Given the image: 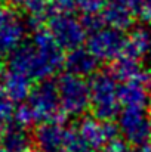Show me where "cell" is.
Returning a JSON list of instances; mask_svg holds the SVG:
<instances>
[{
	"label": "cell",
	"instance_id": "obj_1",
	"mask_svg": "<svg viewBox=\"0 0 151 152\" xmlns=\"http://www.w3.org/2000/svg\"><path fill=\"white\" fill-rule=\"evenodd\" d=\"M64 53L49 30H37L30 43H24L9 55V71L19 72L30 80H48L64 66Z\"/></svg>",
	"mask_w": 151,
	"mask_h": 152
},
{
	"label": "cell",
	"instance_id": "obj_2",
	"mask_svg": "<svg viewBox=\"0 0 151 152\" xmlns=\"http://www.w3.org/2000/svg\"><path fill=\"white\" fill-rule=\"evenodd\" d=\"M117 80L108 69L95 72L89 78L91 109L95 118L101 121H113L120 115V102L117 96Z\"/></svg>",
	"mask_w": 151,
	"mask_h": 152
},
{
	"label": "cell",
	"instance_id": "obj_3",
	"mask_svg": "<svg viewBox=\"0 0 151 152\" xmlns=\"http://www.w3.org/2000/svg\"><path fill=\"white\" fill-rule=\"evenodd\" d=\"M25 102L33 109L37 124L48 121H56V123L65 121L67 114L61 108L58 86L50 78L42 80L37 86H34Z\"/></svg>",
	"mask_w": 151,
	"mask_h": 152
},
{
	"label": "cell",
	"instance_id": "obj_4",
	"mask_svg": "<svg viewBox=\"0 0 151 152\" xmlns=\"http://www.w3.org/2000/svg\"><path fill=\"white\" fill-rule=\"evenodd\" d=\"M56 86L61 108L67 115H82L89 109L91 90L85 78L65 72L58 78Z\"/></svg>",
	"mask_w": 151,
	"mask_h": 152
},
{
	"label": "cell",
	"instance_id": "obj_5",
	"mask_svg": "<svg viewBox=\"0 0 151 152\" xmlns=\"http://www.w3.org/2000/svg\"><path fill=\"white\" fill-rule=\"evenodd\" d=\"M119 129L130 146L151 142V123L147 108H124L119 115Z\"/></svg>",
	"mask_w": 151,
	"mask_h": 152
},
{
	"label": "cell",
	"instance_id": "obj_6",
	"mask_svg": "<svg viewBox=\"0 0 151 152\" xmlns=\"http://www.w3.org/2000/svg\"><path fill=\"white\" fill-rule=\"evenodd\" d=\"M48 30L62 50H73L80 48L86 40V31L79 19L70 16H50Z\"/></svg>",
	"mask_w": 151,
	"mask_h": 152
},
{
	"label": "cell",
	"instance_id": "obj_7",
	"mask_svg": "<svg viewBox=\"0 0 151 152\" xmlns=\"http://www.w3.org/2000/svg\"><path fill=\"white\" fill-rule=\"evenodd\" d=\"M126 39L127 37L123 34V31L108 27L91 34V37L86 40V45L99 61H107L111 64L124 53Z\"/></svg>",
	"mask_w": 151,
	"mask_h": 152
},
{
	"label": "cell",
	"instance_id": "obj_8",
	"mask_svg": "<svg viewBox=\"0 0 151 152\" xmlns=\"http://www.w3.org/2000/svg\"><path fill=\"white\" fill-rule=\"evenodd\" d=\"M76 127L91 149H102L110 140L120 134L119 124H114L113 121H101L95 117H83Z\"/></svg>",
	"mask_w": 151,
	"mask_h": 152
},
{
	"label": "cell",
	"instance_id": "obj_9",
	"mask_svg": "<svg viewBox=\"0 0 151 152\" xmlns=\"http://www.w3.org/2000/svg\"><path fill=\"white\" fill-rule=\"evenodd\" d=\"M65 140V129L62 123L48 121L37 126L33 142L36 152H59L64 151Z\"/></svg>",
	"mask_w": 151,
	"mask_h": 152
},
{
	"label": "cell",
	"instance_id": "obj_10",
	"mask_svg": "<svg viewBox=\"0 0 151 152\" xmlns=\"http://www.w3.org/2000/svg\"><path fill=\"white\" fill-rule=\"evenodd\" d=\"M99 59L89 50L88 48H77L73 49L65 55L64 59V68L68 74H73L76 77H92L95 72H98Z\"/></svg>",
	"mask_w": 151,
	"mask_h": 152
},
{
	"label": "cell",
	"instance_id": "obj_11",
	"mask_svg": "<svg viewBox=\"0 0 151 152\" xmlns=\"http://www.w3.org/2000/svg\"><path fill=\"white\" fill-rule=\"evenodd\" d=\"M101 13L104 16L105 24L110 28H116V30H120V31L129 30L133 25L135 16H136V13L132 12L120 0H108Z\"/></svg>",
	"mask_w": 151,
	"mask_h": 152
},
{
	"label": "cell",
	"instance_id": "obj_12",
	"mask_svg": "<svg viewBox=\"0 0 151 152\" xmlns=\"http://www.w3.org/2000/svg\"><path fill=\"white\" fill-rule=\"evenodd\" d=\"M1 146L7 152H30L33 151V136L25 130V127L13 123L6 127L1 136Z\"/></svg>",
	"mask_w": 151,
	"mask_h": 152
},
{
	"label": "cell",
	"instance_id": "obj_13",
	"mask_svg": "<svg viewBox=\"0 0 151 152\" xmlns=\"http://www.w3.org/2000/svg\"><path fill=\"white\" fill-rule=\"evenodd\" d=\"M117 96L120 105L124 108H147V103H150V95L139 80L122 83L119 86Z\"/></svg>",
	"mask_w": 151,
	"mask_h": 152
},
{
	"label": "cell",
	"instance_id": "obj_14",
	"mask_svg": "<svg viewBox=\"0 0 151 152\" xmlns=\"http://www.w3.org/2000/svg\"><path fill=\"white\" fill-rule=\"evenodd\" d=\"M108 71L117 81H122V83L141 80L142 72H144L139 59H135L126 55H122L120 58L113 61L108 66Z\"/></svg>",
	"mask_w": 151,
	"mask_h": 152
},
{
	"label": "cell",
	"instance_id": "obj_15",
	"mask_svg": "<svg viewBox=\"0 0 151 152\" xmlns=\"http://www.w3.org/2000/svg\"><path fill=\"white\" fill-rule=\"evenodd\" d=\"M24 24L15 16L13 19L7 21L0 27V56L3 55H10L16 48L22 45L24 39Z\"/></svg>",
	"mask_w": 151,
	"mask_h": 152
},
{
	"label": "cell",
	"instance_id": "obj_16",
	"mask_svg": "<svg viewBox=\"0 0 151 152\" xmlns=\"http://www.w3.org/2000/svg\"><path fill=\"white\" fill-rule=\"evenodd\" d=\"M3 89L12 101L21 103L28 99L33 90V86L28 77L7 69V72L3 75Z\"/></svg>",
	"mask_w": 151,
	"mask_h": 152
},
{
	"label": "cell",
	"instance_id": "obj_17",
	"mask_svg": "<svg viewBox=\"0 0 151 152\" xmlns=\"http://www.w3.org/2000/svg\"><path fill=\"white\" fill-rule=\"evenodd\" d=\"M150 49H151V34L144 28H136L127 36L123 55L135 58V59H139L144 55L150 53Z\"/></svg>",
	"mask_w": 151,
	"mask_h": 152
},
{
	"label": "cell",
	"instance_id": "obj_18",
	"mask_svg": "<svg viewBox=\"0 0 151 152\" xmlns=\"http://www.w3.org/2000/svg\"><path fill=\"white\" fill-rule=\"evenodd\" d=\"M64 151L65 152H91V146L86 143L77 127L65 129V140H64Z\"/></svg>",
	"mask_w": 151,
	"mask_h": 152
},
{
	"label": "cell",
	"instance_id": "obj_19",
	"mask_svg": "<svg viewBox=\"0 0 151 152\" xmlns=\"http://www.w3.org/2000/svg\"><path fill=\"white\" fill-rule=\"evenodd\" d=\"M50 16H70L77 10L76 0H48Z\"/></svg>",
	"mask_w": 151,
	"mask_h": 152
},
{
	"label": "cell",
	"instance_id": "obj_20",
	"mask_svg": "<svg viewBox=\"0 0 151 152\" xmlns=\"http://www.w3.org/2000/svg\"><path fill=\"white\" fill-rule=\"evenodd\" d=\"M13 123L22 126V127H28L33 124H37L36 117L33 114V109L30 108V105L27 102H21L13 112Z\"/></svg>",
	"mask_w": 151,
	"mask_h": 152
},
{
	"label": "cell",
	"instance_id": "obj_21",
	"mask_svg": "<svg viewBox=\"0 0 151 152\" xmlns=\"http://www.w3.org/2000/svg\"><path fill=\"white\" fill-rule=\"evenodd\" d=\"M83 28L86 33L89 34H94V33H98L102 28H105V21H104V16L102 13H85L80 19Z\"/></svg>",
	"mask_w": 151,
	"mask_h": 152
},
{
	"label": "cell",
	"instance_id": "obj_22",
	"mask_svg": "<svg viewBox=\"0 0 151 152\" xmlns=\"http://www.w3.org/2000/svg\"><path fill=\"white\" fill-rule=\"evenodd\" d=\"M13 101L7 96L3 86H0V123L7 124L9 120H13Z\"/></svg>",
	"mask_w": 151,
	"mask_h": 152
},
{
	"label": "cell",
	"instance_id": "obj_23",
	"mask_svg": "<svg viewBox=\"0 0 151 152\" xmlns=\"http://www.w3.org/2000/svg\"><path fill=\"white\" fill-rule=\"evenodd\" d=\"M105 0H76L77 9L82 10V13H101L104 6H105Z\"/></svg>",
	"mask_w": 151,
	"mask_h": 152
},
{
	"label": "cell",
	"instance_id": "obj_24",
	"mask_svg": "<svg viewBox=\"0 0 151 152\" xmlns=\"http://www.w3.org/2000/svg\"><path fill=\"white\" fill-rule=\"evenodd\" d=\"M138 16H139L144 22L151 24V0H142V1H141V7H139Z\"/></svg>",
	"mask_w": 151,
	"mask_h": 152
},
{
	"label": "cell",
	"instance_id": "obj_25",
	"mask_svg": "<svg viewBox=\"0 0 151 152\" xmlns=\"http://www.w3.org/2000/svg\"><path fill=\"white\" fill-rule=\"evenodd\" d=\"M139 81L144 84L145 90L148 92V95L151 96V69H144L142 77H141V80H139Z\"/></svg>",
	"mask_w": 151,
	"mask_h": 152
},
{
	"label": "cell",
	"instance_id": "obj_26",
	"mask_svg": "<svg viewBox=\"0 0 151 152\" xmlns=\"http://www.w3.org/2000/svg\"><path fill=\"white\" fill-rule=\"evenodd\" d=\"M120 1H123L132 12H135L136 15H138V12H139V7H141V1L142 0H120Z\"/></svg>",
	"mask_w": 151,
	"mask_h": 152
},
{
	"label": "cell",
	"instance_id": "obj_27",
	"mask_svg": "<svg viewBox=\"0 0 151 152\" xmlns=\"http://www.w3.org/2000/svg\"><path fill=\"white\" fill-rule=\"evenodd\" d=\"M6 127H7V124H3V123H0V139H1V136H3V133H4Z\"/></svg>",
	"mask_w": 151,
	"mask_h": 152
},
{
	"label": "cell",
	"instance_id": "obj_28",
	"mask_svg": "<svg viewBox=\"0 0 151 152\" xmlns=\"http://www.w3.org/2000/svg\"><path fill=\"white\" fill-rule=\"evenodd\" d=\"M148 117H150V123H151V99H150V106H148Z\"/></svg>",
	"mask_w": 151,
	"mask_h": 152
},
{
	"label": "cell",
	"instance_id": "obj_29",
	"mask_svg": "<svg viewBox=\"0 0 151 152\" xmlns=\"http://www.w3.org/2000/svg\"><path fill=\"white\" fill-rule=\"evenodd\" d=\"M0 152H7V151H6V149H4V148H3V146L0 145Z\"/></svg>",
	"mask_w": 151,
	"mask_h": 152
},
{
	"label": "cell",
	"instance_id": "obj_30",
	"mask_svg": "<svg viewBox=\"0 0 151 152\" xmlns=\"http://www.w3.org/2000/svg\"><path fill=\"white\" fill-rule=\"evenodd\" d=\"M1 1H3V0H0V4H1Z\"/></svg>",
	"mask_w": 151,
	"mask_h": 152
},
{
	"label": "cell",
	"instance_id": "obj_31",
	"mask_svg": "<svg viewBox=\"0 0 151 152\" xmlns=\"http://www.w3.org/2000/svg\"><path fill=\"white\" fill-rule=\"evenodd\" d=\"M150 56H151V49H150Z\"/></svg>",
	"mask_w": 151,
	"mask_h": 152
},
{
	"label": "cell",
	"instance_id": "obj_32",
	"mask_svg": "<svg viewBox=\"0 0 151 152\" xmlns=\"http://www.w3.org/2000/svg\"><path fill=\"white\" fill-rule=\"evenodd\" d=\"M59 152H65V151H59Z\"/></svg>",
	"mask_w": 151,
	"mask_h": 152
},
{
	"label": "cell",
	"instance_id": "obj_33",
	"mask_svg": "<svg viewBox=\"0 0 151 152\" xmlns=\"http://www.w3.org/2000/svg\"><path fill=\"white\" fill-rule=\"evenodd\" d=\"M30 152H34V151H30Z\"/></svg>",
	"mask_w": 151,
	"mask_h": 152
},
{
	"label": "cell",
	"instance_id": "obj_34",
	"mask_svg": "<svg viewBox=\"0 0 151 152\" xmlns=\"http://www.w3.org/2000/svg\"><path fill=\"white\" fill-rule=\"evenodd\" d=\"M0 58H1V56H0Z\"/></svg>",
	"mask_w": 151,
	"mask_h": 152
}]
</instances>
